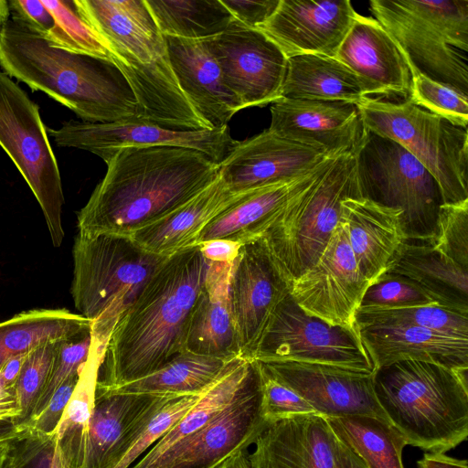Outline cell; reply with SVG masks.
<instances>
[{"label": "cell", "mask_w": 468, "mask_h": 468, "mask_svg": "<svg viewBox=\"0 0 468 468\" xmlns=\"http://www.w3.org/2000/svg\"><path fill=\"white\" fill-rule=\"evenodd\" d=\"M410 74L420 73L468 96V0H371Z\"/></svg>", "instance_id": "cell-7"}, {"label": "cell", "mask_w": 468, "mask_h": 468, "mask_svg": "<svg viewBox=\"0 0 468 468\" xmlns=\"http://www.w3.org/2000/svg\"><path fill=\"white\" fill-rule=\"evenodd\" d=\"M177 82L199 116L211 129L228 126L243 104L227 86L206 38L165 36Z\"/></svg>", "instance_id": "cell-24"}, {"label": "cell", "mask_w": 468, "mask_h": 468, "mask_svg": "<svg viewBox=\"0 0 468 468\" xmlns=\"http://www.w3.org/2000/svg\"><path fill=\"white\" fill-rule=\"evenodd\" d=\"M9 12L16 18L27 25L48 38H51L56 30V21L42 0L7 1Z\"/></svg>", "instance_id": "cell-49"}, {"label": "cell", "mask_w": 468, "mask_h": 468, "mask_svg": "<svg viewBox=\"0 0 468 468\" xmlns=\"http://www.w3.org/2000/svg\"><path fill=\"white\" fill-rule=\"evenodd\" d=\"M271 115L270 132L331 156L356 154L367 133L356 105L346 101L280 98Z\"/></svg>", "instance_id": "cell-21"}, {"label": "cell", "mask_w": 468, "mask_h": 468, "mask_svg": "<svg viewBox=\"0 0 468 468\" xmlns=\"http://www.w3.org/2000/svg\"><path fill=\"white\" fill-rule=\"evenodd\" d=\"M280 0H221L234 20L256 29L274 12Z\"/></svg>", "instance_id": "cell-50"}, {"label": "cell", "mask_w": 468, "mask_h": 468, "mask_svg": "<svg viewBox=\"0 0 468 468\" xmlns=\"http://www.w3.org/2000/svg\"><path fill=\"white\" fill-rule=\"evenodd\" d=\"M418 468H468L466 460L450 457L444 453H425L417 462Z\"/></svg>", "instance_id": "cell-54"}, {"label": "cell", "mask_w": 468, "mask_h": 468, "mask_svg": "<svg viewBox=\"0 0 468 468\" xmlns=\"http://www.w3.org/2000/svg\"><path fill=\"white\" fill-rule=\"evenodd\" d=\"M24 430L25 428L16 426L11 420L0 421V440L16 436Z\"/></svg>", "instance_id": "cell-57"}, {"label": "cell", "mask_w": 468, "mask_h": 468, "mask_svg": "<svg viewBox=\"0 0 468 468\" xmlns=\"http://www.w3.org/2000/svg\"><path fill=\"white\" fill-rule=\"evenodd\" d=\"M356 154L335 158L263 236L292 282L320 258L340 221L342 201L362 197Z\"/></svg>", "instance_id": "cell-9"}, {"label": "cell", "mask_w": 468, "mask_h": 468, "mask_svg": "<svg viewBox=\"0 0 468 468\" xmlns=\"http://www.w3.org/2000/svg\"><path fill=\"white\" fill-rule=\"evenodd\" d=\"M358 327L376 369L408 359L432 362L452 369H468V339L415 325Z\"/></svg>", "instance_id": "cell-30"}, {"label": "cell", "mask_w": 468, "mask_h": 468, "mask_svg": "<svg viewBox=\"0 0 468 468\" xmlns=\"http://www.w3.org/2000/svg\"><path fill=\"white\" fill-rule=\"evenodd\" d=\"M5 468H69L55 434L25 429L14 438Z\"/></svg>", "instance_id": "cell-45"}, {"label": "cell", "mask_w": 468, "mask_h": 468, "mask_svg": "<svg viewBox=\"0 0 468 468\" xmlns=\"http://www.w3.org/2000/svg\"><path fill=\"white\" fill-rule=\"evenodd\" d=\"M234 261L209 262L189 318L185 350L227 361L241 356L229 292Z\"/></svg>", "instance_id": "cell-28"}, {"label": "cell", "mask_w": 468, "mask_h": 468, "mask_svg": "<svg viewBox=\"0 0 468 468\" xmlns=\"http://www.w3.org/2000/svg\"><path fill=\"white\" fill-rule=\"evenodd\" d=\"M291 286V279L264 237L241 246L229 284L241 357L253 359L271 315Z\"/></svg>", "instance_id": "cell-15"}, {"label": "cell", "mask_w": 468, "mask_h": 468, "mask_svg": "<svg viewBox=\"0 0 468 468\" xmlns=\"http://www.w3.org/2000/svg\"><path fill=\"white\" fill-rule=\"evenodd\" d=\"M249 192H231L218 176L214 183L198 195L135 230L130 237L151 253L171 256L197 245L198 237L207 224Z\"/></svg>", "instance_id": "cell-29"}, {"label": "cell", "mask_w": 468, "mask_h": 468, "mask_svg": "<svg viewBox=\"0 0 468 468\" xmlns=\"http://www.w3.org/2000/svg\"><path fill=\"white\" fill-rule=\"evenodd\" d=\"M356 14L348 0H280L272 15L256 29L286 58L302 54L335 58Z\"/></svg>", "instance_id": "cell-22"}, {"label": "cell", "mask_w": 468, "mask_h": 468, "mask_svg": "<svg viewBox=\"0 0 468 468\" xmlns=\"http://www.w3.org/2000/svg\"><path fill=\"white\" fill-rule=\"evenodd\" d=\"M363 97L358 78L335 58L316 54L287 58L281 98L356 104Z\"/></svg>", "instance_id": "cell-33"}, {"label": "cell", "mask_w": 468, "mask_h": 468, "mask_svg": "<svg viewBox=\"0 0 468 468\" xmlns=\"http://www.w3.org/2000/svg\"><path fill=\"white\" fill-rule=\"evenodd\" d=\"M165 36L203 39L224 32L234 20L221 0H145Z\"/></svg>", "instance_id": "cell-37"}, {"label": "cell", "mask_w": 468, "mask_h": 468, "mask_svg": "<svg viewBox=\"0 0 468 468\" xmlns=\"http://www.w3.org/2000/svg\"><path fill=\"white\" fill-rule=\"evenodd\" d=\"M160 397L109 394L95 390L94 407L86 427L59 439L69 468H113L126 440Z\"/></svg>", "instance_id": "cell-18"}, {"label": "cell", "mask_w": 468, "mask_h": 468, "mask_svg": "<svg viewBox=\"0 0 468 468\" xmlns=\"http://www.w3.org/2000/svg\"><path fill=\"white\" fill-rule=\"evenodd\" d=\"M335 439L324 416H294L268 425L248 458L251 468H335Z\"/></svg>", "instance_id": "cell-25"}, {"label": "cell", "mask_w": 468, "mask_h": 468, "mask_svg": "<svg viewBox=\"0 0 468 468\" xmlns=\"http://www.w3.org/2000/svg\"><path fill=\"white\" fill-rule=\"evenodd\" d=\"M260 364L326 419L372 416L387 420L375 397L373 374L296 362Z\"/></svg>", "instance_id": "cell-19"}, {"label": "cell", "mask_w": 468, "mask_h": 468, "mask_svg": "<svg viewBox=\"0 0 468 468\" xmlns=\"http://www.w3.org/2000/svg\"><path fill=\"white\" fill-rule=\"evenodd\" d=\"M421 305L441 306L432 294L407 277L385 272L367 287L359 308L392 309Z\"/></svg>", "instance_id": "cell-43"}, {"label": "cell", "mask_w": 468, "mask_h": 468, "mask_svg": "<svg viewBox=\"0 0 468 468\" xmlns=\"http://www.w3.org/2000/svg\"><path fill=\"white\" fill-rule=\"evenodd\" d=\"M106 41L112 63L128 81L144 122L178 131L213 130L183 93L165 35L145 0H74Z\"/></svg>", "instance_id": "cell-4"}, {"label": "cell", "mask_w": 468, "mask_h": 468, "mask_svg": "<svg viewBox=\"0 0 468 468\" xmlns=\"http://www.w3.org/2000/svg\"><path fill=\"white\" fill-rule=\"evenodd\" d=\"M206 41L225 83L244 109L281 98L287 58L264 34L233 20L224 32Z\"/></svg>", "instance_id": "cell-17"}, {"label": "cell", "mask_w": 468, "mask_h": 468, "mask_svg": "<svg viewBox=\"0 0 468 468\" xmlns=\"http://www.w3.org/2000/svg\"><path fill=\"white\" fill-rule=\"evenodd\" d=\"M79 376L71 377L62 383L44 409L31 418L24 428L41 434H53L73 393Z\"/></svg>", "instance_id": "cell-48"}, {"label": "cell", "mask_w": 468, "mask_h": 468, "mask_svg": "<svg viewBox=\"0 0 468 468\" xmlns=\"http://www.w3.org/2000/svg\"><path fill=\"white\" fill-rule=\"evenodd\" d=\"M203 393L162 397L131 432L122 456L113 468H131L197 402Z\"/></svg>", "instance_id": "cell-39"}, {"label": "cell", "mask_w": 468, "mask_h": 468, "mask_svg": "<svg viewBox=\"0 0 468 468\" xmlns=\"http://www.w3.org/2000/svg\"><path fill=\"white\" fill-rule=\"evenodd\" d=\"M208 266L198 245L167 257L116 323L98 384L137 379L185 351L189 318Z\"/></svg>", "instance_id": "cell-2"}, {"label": "cell", "mask_w": 468, "mask_h": 468, "mask_svg": "<svg viewBox=\"0 0 468 468\" xmlns=\"http://www.w3.org/2000/svg\"><path fill=\"white\" fill-rule=\"evenodd\" d=\"M252 360L296 362L374 374L359 327L331 325L310 316L289 293L277 306Z\"/></svg>", "instance_id": "cell-12"}, {"label": "cell", "mask_w": 468, "mask_h": 468, "mask_svg": "<svg viewBox=\"0 0 468 468\" xmlns=\"http://www.w3.org/2000/svg\"><path fill=\"white\" fill-rule=\"evenodd\" d=\"M335 58L359 80L365 96L410 99V67L391 36L370 16L356 14Z\"/></svg>", "instance_id": "cell-23"}, {"label": "cell", "mask_w": 468, "mask_h": 468, "mask_svg": "<svg viewBox=\"0 0 468 468\" xmlns=\"http://www.w3.org/2000/svg\"><path fill=\"white\" fill-rule=\"evenodd\" d=\"M59 146L89 151L98 156L122 147L176 146L200 152L220 165L239 141L229 127L178 131L137 120L112 122L69 121L58 129H48Z\"/></svg>", "instance_id": "cell-16"}, {"label": "cell", "mask_w": 468, "mask_h": 468, "mask_svg": "<svg viewBox=\"0 0 468 468\" xmlns=\"http://www.w3.org/2000/svg\"><path fill=\"white\" fill-rule=\"evenodd\" d=\"M335 158H329L303 176L250 191L207 224L197 245L212 239H228L244 245L261 239L287 205L307 188Z\"/></svg>", "instance_id": "cell-26"}, {"label": "cell", "mask_w": 468, "mask_h": 468, "mask_svg": "<svg viewBox=\"0 0 468 468\" xmlns=\"http://www.w3.org/2000/svg\"><path fill=\"white\" fill-rule=\"evenodd\" d=\"M91 343L90 332L64 342L52 368L49 380L31 418L37 415L44 409L52 394L62 383L71 377L80 375L89 357Z\"/></svg>", "instance_id": "cell-47"}, {"label": "cell", "mask_w": 468, "mask_h": 468, "mask_svg": "<svg viewBox=\"0 0 468 468\" xmlns=\"http://www.w3.org/2000/svg\"><path fill=\"white\" fill-rule=\"evenodd\" d=\"M337 438L368 468H404L402 451L407 444L388 420L372 416L327 419Z\"/></svg>", "instance_id": "cell-36"}, {"label": "cell", "mask_w": 468, "mask_h": 468, "mask_svg": "<svg viewBox=\"0 0 468 468\" xmlns=\"http://www.w3.org/2000/svg\"><path fill=\"white\" fill-rule=\"evenodd\" d=\"M90 332V322L67 309H33L0 323V367L11 356Z\"/></svg>", "instance_id": "cell-34"}, {"label": "cell", "mask_w": 468, "mask_h": 468, "mask_svg": "<svg viewBox=\"0 0 468 468\" xmlns=\"http://www.w3.org/2000/svg\"><path fill=\"white\" fill-rule=\"evenodd\" d=\"M356 158L362 197L399 209L407 240L431 244L443 201L429 170L398 143L367 130Z\"/></svg>", "instance_id": "cell-10"}, {"label": "cell", "mask_w": 468, "mask_h": 468, "mask_svg": "<svg viewBox=\"0 0 468 468\" xmlns=\"http://www.w3.org/2000/svg\"><path fill=\"white\" fill-rule=\"evenodd\" d=\"M28 353L11 356L0 367V379L5 386L15 387Z\"/></svg>", "instance_id": "cell-55"}, {"label": "cell", "mask_w": 468, "mask_h": 468, "mask_svg": "<svg viewBox=\"0 0 468 468\" xmlns=\"http://www.w3.org/2000/svg\"><path fill=\"white\" fill-rule=\"evenodd\" d=\"M16 436L0 440V468H5L12 446V441Z\"/></svg>", "instance_id": "cell-58"}, {"label": "cell", "mask_w": 468, "mask_h": 468, "mask_svg": "<svg viewBox=\"0 0 468 468\" xmlns=\"http://www.w3.org/2000/svg\"><path fill=\"white\" fill-rule=\"evenodd\" d=\"M197 245L202 256L209 262H233L242 246L228 239H212Z\"/></svg>", "instance_id": "cell-51"}, {"label": "cell", "mask_w": 468, "mask_h": 468, "mask_svg": "<svg viewBox=\"0 0 468 468\" xmlns=\"http://www.w3.org/2000/svg\"><path fill=\"white\" fill-rule=\"evenodd\" d=\"M253 368L252 361L232 359L197 402L131 468H146L180 441L195 433L240 391Z\"/></svg>", "instance_id": "cell-35"}, {"label": "cell", "mask_w": 468, "mask_h": 468, "mask_svg": "<svg viewBox=\"0 0 468 468\" xmlns=\"http://www.w3.org/2000/svg\"><path fill=\"white\" fill-rule=\"evenodd\" d=\"M217 468H251L248 458V450L236 452L221 463Z\"/></svg>", "instance_id": "cell-56"}, {"label": "cell", "mask_w": 468, "mask_h": 468, "mask_svg": "<svg viewBox=\"0 0 468 468\" xmlns=\"http://www.w3.org/2000/svg\"><path fill=\"white\" fill-rule=\"evenodd\" d=\"M252 361L260 376L261 414L268 425L294 416L318 414L300 395L270 375L260 362Z\"/></svg>", "instance_id": "cell-46"}, {"label": "cell", "mask_w": 468, "mask_h": 468, "mask_svg": "<svg viewBox=\"0 0 468 468\" xmlns=\"http://www.w3.org/2000/svg\"><path fill=\"white\" fill-rule=\"evenodd\" d=\"M332 157L268 129L238 142L219 165V177L233 193H244L303 176Z\"/></svg>", "instance_id": "cell-20"}, {"label": "cell", "mask_w": 468, "mask_h": 468, "mask_svg": "<svg viewBox=\"0 0 468 468\" xmlns=\"http://www.w3.org/2000/svg\"><path fill=\"white\" fill-rule=\"evenodd\" d=\"M56 21L51 38L62 48L94 56L112 62V52L103 37L80 14L74 0H42Z\"/></svg>", "instance_id": "cell-40"}, {"label": "cell", "mask_w": 468, "mask_h": 468, "mask_svg": "<svg viewBox=\"0 0 468 468\" xmlns=\"http://www.w3.org/2000/svg\"><path fill=\"white\" fill-rule=\"evenodd\" d=\"M100 157L107 172L77 217L79 232L87 235L130 236L198 195L219 176V165L183 147H122Z\"/></svg>", "instance_id": "cell-1"}, {"label": "cell", "mask_w": 468, "mask_h": 468, "mask_svg": "<svg viewBox=\"0 0 468 468\" xmlns=\"http://www.w3.org/2000/svg\"><path fill=\"white\" fill-rule=\"evenodd\" d=\"M72 255L74 305L90 322L92 342L104 353L119 318L168 256L144 250L130 236L80 232Z\"/></svg>", "instance_id": "cell-6"}, {"label": "cell", "mask_w": 468, "mask_h": 468, "mask_svg": "<svg viewBox=\"0 0 468 468\" xmlns=\"http://www.w3.org/2000/svg\"><path fill=\"white\" fill-rule=\"evenodd\" d=\"M10 12L7 1L0 0V29L5 21L8 18Z\"/></svg>", "instance_id": "cell-59"}, {"label": "cell", "mask_w": 468, "mask_h": 468, "mask_svg": "<svg viewBox=\"0 0 468 468\" xmlns=\"http://www.w3.org/2000/svg\"><path fill=\"white\" fill-rule=\"evenodd\" d=\"M252 365L245 385L225 408L146 468H217L248 450L268 426L261 414L260 376Z\"/></svg>", "instance_id": "cell-14"}, {"label": "cell", "mask_w": 468, "mask_h": 468, "mask_svg": "<svg viewBox=\"0 0 468 468\" xmlns=\"http://www.w3.org/2000/svg\"><path fill=\"white\" fill-rule=\"evenodd\" d=\"M356 322L365 325H415L449 336L468 339V313L439 305L392 309L358 308Z\"/></svg>", "instance_id": "cell-38"}, {"label": "cell", "mask_w": 468, "mask_h": 468, "mask_svg": "<svg viewBox=\"0 0 468 468\" xmlns=\"http://www.w3.org/2000/svg\"><path fill=\"white\" fill-rule=\"evenodd\" d=\"M340 220L361 273L370 282L383 275L407 242L399 209L365 197H348L341 203Z\"/></svg>", "instance_id": "cell-27"}, {"label": "cell", "mask_w": 468, "mask_h": 468, "mask_svg": "<svg viewBox=\"0 0 468 468\" xmlns=\"http://www.w3.org/2000/svg\"><path fill=\"white\" fill-rule=\"evenodd\" d=\"M230 361L185 350L142 378L116 386H102L97 383L96 389L109 394L154 397L198 395L205 392L218 378Z\"/></svg>", "instance_id": "cell-32"}, {"label": "cell", "mask_w": 468, "mask_h": 468, "mask_svg": "<svg viewBox=\"0 0 468 468\" xmlns=\"http://www.w3.org/2000/svg\"><path fill=\"white\" fill-rule=\"evenodd\" d=\"M369 285L340 220L318 261L292 282L290 294L308 315L331 325L356 328V315Z\"/></svg>", "instance_id": "cell-13"}, {"label": "cell", "mask_w": 468, "mask_h": 468, "mask_svg": "<svg viewBox=\"0 0 468 468\" xmlns=\"http://www.w3.org/2000/svg\"><path fill=\"white\" fill-rule=\"evenodd\" d=\"M0 146L9 155L37 198L52 244L64 238V196L58 165L37 105L0 71Z\"/></svg>", "instance_id": "cell-11"}, {"label": "cell", "mask_w": 468, "mask_h": 468, "mask_svg": "<svg viewBox=\"0 0 468 468\" xmlns=\"http://www.w3.org/2000/svg\"><path fill=\"white\" fill-rule=\"evenodd\" d=\"M65 341L48 342L28 353L14 387L20 409V416L14 421L16 426L24 428L33 415Z\"/></svg>", "instance_id": "cell-41"}, {"label": "cell", "mask_w": 468, "mask_h": 468, "mask_svg": "<svg viewBox=\"0 0 468 468\" xmlns=\"http://www.w3.org/2000/svg\"><path fill=\"white\" fill-rule=\"evenodd\" d=\"M20 416L15 388L5 386L0 379V421L16 420Z\"/></svg>", "instance_id": "cell-52"}, {"label": "cell", "mask_w": 468, "mask_h": 468, "mask_svg": "<svg viewBox=\"0 0 468 468\" xmlns=\"http://www.w3.org/2000/svg\"><path fill=\"white\" fill-rule=\"evenodd\" d=\"M430 245L442 256L468 269V199L441 206L436 235Z\"/></svg>", "instance_id": "cell-44"}, {"label": "cell", "mask_w": 468, "mask_h": 468, "mask_svg": "<svg viewBox=\"0 0 468 468\" xmlns=\"http://www.w3.org/2000/svg\"><path fill=\"white\" fill-rule=\"evenodd\" d=\"M335 468H368L362 459L336 436L335 439Z\"/></svg>", "instance_id": "cell-53"}, {"label": "cell", "mask_w": 468, "mask_h": 468, "mask_svg": "<svg viewBox=\"0 0 468 468\" xmlns=\"http://www.w3.org/2000/svg\"><path fill=\"white\" fill-rule=\"evenodd\" d=\"M0 67L82 122L144 121L132 88L112 62L58 47L13 17L0 29Z\"/></svg>", "instance_id": "cell-3"}, {"label": "cell", "mask_w": 468, "mask_h": 468, "mask_svg": "<svg viewBox=\"0 0 468 468\" xmlns=\"http://www.w3.org/2000/svg\"><path fill=\"white\" fill-rule=\"evenodd\" d=\"M386 272L416 282L443 307L468 313V269L442 256L428 243L405 242Z\"/></svg>", "instance_id": "cell-31"}, {"label": "cell", "mask_w": 468, "mask_h": 468, "mask_svg": "<svg viewBox=\"0 0 468 468\" xmlns=\"http://www.w3.org/2000/svg\"><path fill=\"white\" fill-rule=\"evenodd\" d=\"M468 369L414 359L373 374L377 401L407 444L444 453L468 436Z\"/></svg>", "instance_id": "cell-5"}, {"label": "cell", "mask_w": 468, "mask_h": 468, "mask_svg": "<svg viewBox=\"0 0 468 468\" xmlns=\"http://www.w3.org/2000/svg\"><path fill=\"white\" fill-rule=\"evenodd\" d=\"M410 100L451 123L467 129L468 96L454 89L420 73H413Z\"/></svg>", "instance_id": "cell-42"}, {"label": "cell", "mask_w": 468, "mask_h": 468, "mask_svg": "<svg viewBox=\"0 0 468 468\" xmlns=\"http://www.w3.org/2000/svg\"><path fill=\"white\" fill-rule=\"evenodd\" d=\"M365 128L416 157L438 182L443 204L468 199V132L410 99L365 96L356 104Z\"/></svg>", "instance_id": "cell-8"}]
</instances>
